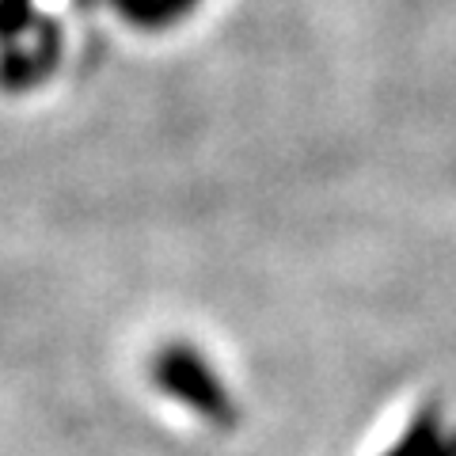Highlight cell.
<instances>
[{
  "label": "cell",
  "mask_w": 456,
  "mask_h": 456,
  "mask_svg": "<svg viewBox=\"0 0 456 456\" xmlns=\"http://www.w3.org/2000/svg\"><path fill=\"white\" fill-rule=\"evenodd\" d=\"M152 380L167 399L194 411L198 419L217 426V430H232L240 422L232 388L217 373V365L198 346H191V342H167L152 358Z\"/></svg>",
  "instance_id": "6da1fadb"
}]
</instances>
